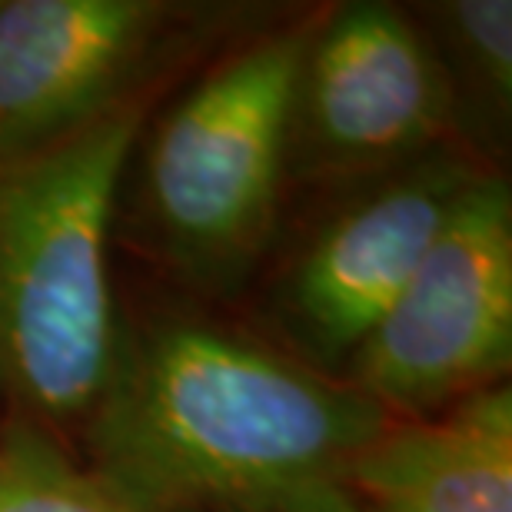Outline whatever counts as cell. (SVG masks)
I'll return each mask as SVG.
<instances>
[{
    "label": "cell",
    "instance_id": "cell-1",
    "mask_svg": "<svg viewBox=\"0 0 512 512\" xmlns=\"http://www.w3.org/2000/svg\"><path fill=\"white\" fill-rule=\"evenodd\" d=\"M386 423L240 313L153 286L120 293L77 453L130 512H353L346 476Z\"/></svg>",
    "mask_w": 512,
    "mask_h": 512
},
{
    "label": "cell",
    "instance_id": "cell-2",
    "mask_svg": "<svg viewBox=\"0 0 512 512\" xmlns=\"http://www.w3.org/2000/svg\"><path fill=\"white\" fill-rule=\"evenodd\" d=\"M320 4L273 7L183 77L130 150L114 250L190 300L233 310L290 217L286 120Z\"/></svg>",
    "mask_w": 512,
    "mask_h": 512
},
{
    "label": "cell",
    "instance_id": "cell-3",
    "mask_svg": "<svg viewBox=\"0 0 512 512\" xmlns=\"http://www.w3.org/2000/svg\"><path fill=\"white\" fill-rule=\"evenodd\" d=\"M177 84L0 163V419L34 423L74 449L117 350L120 180L147 117Z\"/></svg>",
    "mask_w": 512,
    "mask_h": 512
},
{
    "label": "cell",
    "instance_id": "cell-4",
    "mask_svg": "<svg viewBox=\"0 0 512 512\" xmlns=\"http://www.w3.org/2000/svg\"><path fill=\"white\" fill-rule=\"evenodd\" d=\"M483 173L489 167L449 143L376 180L293 203L233 313L296 360L343 380Z\"/></svg>",
    "mask_w": 512,
    "mask_h": 512
},
{
    "label": "cell",
    "instance_id": "cell-5",
    "mask_svg": "<svg viewBox=\"0 0 512 512\" xmlns=\"http://www.w3.org/2000/svg\"><path fill=\"white\" fill-rule=\"evenodd\" d=\"M273 7L213 0H0V163L177 84Z\"/></svg>",
    "mask_w": 512,
    "mask_h": 512
},
{
    "label": "cell",
    "instance_id": "cell-6",
    "mask_svg": "<svg viewBox=\"0 0 512 512\" xmlns=\"http://www.w3.org/2000/svg\"><path fill=\"white\" fill-rule=\"evenodd\" d=\"M512 370V180L483 173L343 383L389 419H423L506 386Z\"/></svg>",
    "mask_w": 512,
    "mask_h": 512
},
{
    "label": "cell",
    "instance_id": "cell-7",
    "mask_svg": "<svg viewBox=\"0 0 512 512\" xmlns=\"http://www.w3.org/2000/svg\"><path fill=\"white\" fill-rule=\"evenodd\" d=\"M449 143L443 80L406 4H320L286 120L293 203L376 180Z\"/></svg>",
    "mask_w": 512,
    "mask_h": 512
},
{
    "label": "cell",
    "instance_id": "cell-8",
    "mask_svg": "<svg viewBox=\"0 0 512 512\" xmlns=\"http://www.w3.org/2000/svg\"><path fill=\"white\" fill-rule=\"evenodd\" d=\"M353 512H512V386L389 419L346 476Z\"/></svg>",
    "mask_w": 512,
    "mask_h": 512
},
{
    "label": "cell",
    "instance_id": "cell-9",
    "mask_svg": "<svg viewBox=\"0 0 512 512\" xmlns=\"http://www.w3.org/2000/svg\"><path fill=\"white\" fill-rule=\"evenodd\" d=\"M406 10L443 80L453 143L483 167L509 173L512 4L509 0H413Z\"/></svg>",
    "mask_w": 512,
    "mask_h": 512
},
{
    "label": "cell",
    "instance_id": "cell-10",
    "mask_svg": "<svg viewBox=\"0 0 512 512\" xmlns=\"http://www.w3.org/2000/svg\"><path fill=\"white\" fill-rule=\"evenodd\" d=\"M0 512H130L74 446L24 419H0Z\"/></svg>",
    "mask_w": 512,
    "mask_h": 512
}]
</instances>
